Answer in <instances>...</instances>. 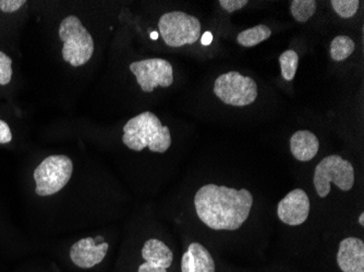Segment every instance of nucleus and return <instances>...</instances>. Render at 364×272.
I'll use <instances>...</instances> for the list:
<instances>
[{
	"label": "nucleus",
	"instance_id": "20e7f679",
	"mask_svg": "<svg viewBox=\"0 0 364 272\" xmlns=\"http://www.w3.org/2000/svg\"><path fill=\"white\" fill-rule=\"evenodd\" d=\"M313 182L318 196L322 198L331 193V183H334L341 191L349 192L355 184V169L339 155H331L316 165Z\"/></svg>",
	"mask_w": 364,
	"mask_h": 272
},
{
	"label": "nucleus",
	"instance_id": "1a4fd4ad",
	"mask_svg": "<svg viewBox=\"0 0 364 272\" xmlns=\"http://www.w3.org/2000/svg\"><path fill=\"white\" fill-rule=\"evenodd\" d=\"M310 208L308 194L302 189H296L278 202L277 216L288 226H300L308 219Z\"/></svg>",
	"mask_w": 364,
	"mask_h": 272
},
{
	"label": "nucleus",
	"instance_id": "dca6fc26",
	"mask_svg": "<svg viewBox=\"0 0 364 272\" xmlns=\"http://www.w3.org/2000/svg\"><path fill=\"white\" fill-rule=\"evenodd\" d=\"M355 44L349 36H336L331 43L329 54L333 60L341 62V61L348 59L349 56L355 52Z\"/></svg>",
	"mask_w": 364,
	"mask_h": 272
},
{
	"label": "nucleus",
	"instance_id": "412c9836",
	"mask_svg": "<svg viewBox=\"0 0 364 272\" xmlns=\"http://www.w3.org/2000/svg\"><path fill=\"white\" fill-rule=\"evenodd\" d=\"M218 4L228 13H232V12L237 11V10L242 9L243 7H245L249 4V1L247 0H220Z\"/></svg>",
	"mask_w": 364,
	"mask_h": 272
},
{
	"label": "nucleus",
	"instance_id": "9b49d317",
	"mask_svg": "<svg viewBox=\"0 0 364 272\" xmlns=\"http://www.w3.org/2000/svg\"><path fill=\"white\" fill-rule=\"evenodd\" d=\"M337 263L343 272H364V242L358 237L341 241Z\"/></svg>",
	"mask_w": 364,
	"mask_h": 272
},
{
	"label": "nucleus",
	"instance_id": "f03ea898",
	"mask_svg": "<svg viewBox=\"0 0 364 272\" xmlns=\"http://www.w3.org/2000/svg\"><path fill=\"white\" fill-rule=\"evenodd\" d=\"M122 143L134 151H142L149 147L153 153L164 154L171 146V130L161 124L156 114L144 111L127 122Z\"/></svg>",
	"mask_w": 364,
	"mask_h": 272
},
{
	"label": "nucleus",
	"instance_id": "f8f14e48",
	"mask_svg": "<svg viewBox=\"0 0 364 272\" xmlns=\"http://www.w3.org/2000/svg\"><path fill=\"white\" fill-rule=\"evenodd\" d=\"M182 272H215L216 265L210 251L200 243H191L181 259Z\"/></svg>",
	"mask_w": 364,
	"mask_h": 272
},
{
	"label": "nucleus",
	"instance_id": "a211bd4d",
	"mask_svg": "<svg viewBox=\"0 0 364 272\" xmlns=\"http://www.w3.org/2000/svg\"><path fill=\"white\" fill-rule=\"evenodd\" d=\"M299 63V56L292 49H288L279 56L280 70L282 77L286 81L290 82L296 77V69Z\"/></svg>",
	"mask_w": 364,
	"mask_h": 272
},
{
	"label": "nucleus",
	"instance_id": "aec40b11",
	"mask_svg": "<svg viewBox=\"0 0 364 272\" xmlns=\"http://www.w3.org/2000/svg\"><path fill=\"white\" fill-rule=\"evenodd\" d=\"M12 60L5 53L0 52V85H7L12 77Z\"/></svg>",
	"mask_w": 364,
	"mask_h": 272
},
{
	"label": "nucleus",
	"instance_id": "4be33fe9",
	"mask_svg": "<svg viewBox=\"0 0 364 272\" xmlns=\"http://www.w3.org/2000/svg\"><path fill=\"white\" fill-rule=\"evenodd\" d=\"M26 4V0H0V10L6 13H12Z\"/></svg>",
	"mask_w": 364,
	"mask_h": 272
},
{
	"label": "nucleus",
	"instance_id": "4468645a",
	"mask_svg": "<svg viewBox=\"0 0 364 272\" xmlns=\"http://www.w3.org/2000/svg\"><path fill=\"white\" fill-rule=\"evenodd\" d=\"M142 257L145 263L168 269L173 261V254L163 241L150 239L143 245Z\"/></svg>",
	"mask_w": 364,
	"mask_h": 272
},
{
	"label": "nucleus",
	"instance_id": "2eb2a0df",
	"mask_svg": "<svg viewBox=\"0 0 364 272\" xmlns=\"http://www.w3.org/2000/svg\"><path fill=\"white\" fill-rule=\"evenodd\" d=\"M272 36V30L265 24H259L253 28H247L239 33L237 42L243 47H255L264 40H269Z\"/></svg>",
	"mask_w": 364,
	"mask_h": 272
},
{
	"label": "nucleus",
	"instance_id": "423d86ee",
	"mask_svg": "<svg viewBox=\"0 0 364 272\" xmlns=\"http://www.w3.org/2000/svg\"><path fill=\"white\" fill-rule=\"evenodd\" d=\"M73 173V161L65 155L47 157L34 171L36 192L38 196L58 193L70 181Z\"/></svg>",
	"mask_w": 364,
	"mask_h": 272
},
{
	"label": "nucleus",
	"instance_id": "6e6552de",
	"mask_svg": "<svg viewBox=\"0 0 364 272\" xmlns=\"http://www.w3.org/2000/svg\"><path fill=\"white\" fill-rule=\"evenodd\" d=\"M129 67L145 93H152L157 87H169L173 83V65L165 59H144L131 63Z\"/></svg>",
	"mask_w": 364,
	"mask_h": 272
},
{
	"label": "nucleus",
	"instance_id": "393cba45",
	"mask_svg": "<svg viewBox=\"0 0 364 272\" xmlns=\"http://www.w3.org/2000/svg\"><path fill=\"white\" fill-rule=\"evenodd\" d=\"M213 36L210 32L204 33L203 36H202L201 40L202 44L203 45H210L212 43Z\"/></svg>",
	"mask_w": 364,
	"mask_h": 272
},
{
	"label": "nucleus",
	"instance_id": "0eeeda50",
	"mask_svg": "<svg viewBox=\"0 0 364 272\" xmlns=\"http://www.w3.org/2000/svg\"><path fill=\"white\" fill-rule=\"evenodd\" d=\"M214 93L226 105L245 107L255 103L259 92L255 80L237 71H230L216 79Z\"/></svg>",
	"mask_w": 364,
	"mask_h": 272
},
{
	"label": "nucleus",
	"instance_id": "b1692460",
	"mask_svg": "<svg viewBox=\"0 0 364 272\" xmlns=\"http://www.w3.org/2000/svg\"><path fill=\"white\" fill-rule=\"evenodd\" d=\"M138 272H167V269L156 267V266L151 265L149 263H144L140 265Z\"/></svg>",
	"mask_w": 364,
	"mask_h": 272
},
{
	"label": "nucleus",
	"instance_id": "39448f33",
	"mask_svg": "<svg viewBox=\"0 0 364 272\" xmlns=\"http://www.w3.org/2000/svg\"><path fill=\"white\" fill-rule=\"evenodd\" d=\"M159 36L169 47L192 45L201 38V22L183 11L166 12L159 21Z\"/></svg>",
	"mask_w": 364,
	"mask_h": 272
},
{
	"label": "nucleus",
	"instance_id": "7ed1b4c3",
	"mask_svg": "<svg viewBox=\"0 0 364 272\" xmlns=\"http://www.w3.org/2000/svg\"><path fill=\"white\" fill-rule=\"evenodd\" d=\"M59 38L63 43V60L73 67L85 65L93 56V38L77 16H69L61 21Z\"/></svg>",
	"mask_w": 364,
	"mask_h": 272
},
{
	"label": "nucleus",
	"instance_id": "5701e85b",
	"mask_svg": "<svg viewBox=\"0 0 364 272\" xmlns=\"http://www.w3.org/2000/svg\"><path fill=\"white\" fill-rule=\"evenodd\" d=\"M12 134L9 126L3 120H0V144L11 142Z\"/></svg>",
	"mask_w": 364,
	"mask_h": 272
},
{
	"label": "nucleus",
	"instance_id": "6ab92c4d",
	"mask_svg": "<svg viewBox=\"0 0 364 272\" xmlns=\"http://www.w3.org/2000/svg\"><path fill=\"white\" fill-rule=\"evenodd\" d=\"M333 9L343 19H350L359 9V0H332Z\"/></svg>",
	"mask_w": 364,
	"mask_h": 272
},
{
	"label": "nucleus",
	"instance_id": "f257e3e1",
	"mask_svg": "<svg viewBox=\"0 0 364 272\" xmlns=\"http://www.w3.org/2000/svg\"><path fill=\"white\" fill-rule=\"evenodd\" d=\"M252 206V194L245 189L206 184L194 196L198 219L212 230H238L250 216Z\"/></svg>",
	"mask_w": 364,
	"mask_h": 272
},
{
	"label": "nucleus",
	"instance_id": "9d476101",
	"mask_svg": "<svg viewBox=\"0 0 364 272\" xmlns=\"http://www.w3.org/2000/svg\"><path fill=\"white\" fill-rule=\"evenodd\" d=\"M108 247L106 242L96 244L93 237L82 239L71 247L70 259L77 267L90 269L104 261Z\"/></svg>",
	"mask_w": 364,
	"mask_h": 272
},
{
	"label": "nucleus",
	"instance_id": "a878e982",
	"mask_svg": "<svg viewBox=\"0 0 364 272\" xmlns=\"http://www.w3.org/2000/svg\"><path fill=\"white\" fill-rule=\"evenodd\" d=\"M95 242H96V244H102V243H104L103 236H97V237H96Z\"/></svg>",
	"mask_w": 364,
	"mask_h": 272
},
{
	"label": "nucleus",
	"instance_id": "f3484780",
	"mask_svg": "<svg viewBox=\"0 0 364 272\" xmlns=\"http://www.w3.org/2000/svg\"><path fill=\"white\" fill-rule=\"evenodd\" d=\"M316 11V1L314 0H292L290 12L294 19L299 23H304L314 16Z\"/></svg>",
	"mask_w": 364,
	"mask_h": 272
},
{
	"label": "nucleus",
	"instance_id": "ddd939ff",
	"mask_svg": "<svg viewBox=\"0 0 364 272\" xmlns=\"http://www.w3.org/2000/svg\"><path fill=\"white\" fill-rule=\"evenodd\" d=\"M320 142L314 133L308 130L296 131L290 138V151L296 161H310L318 154Z\"/></svg>",
	"mask_w": 364,
	"mask_h": 272
},
{
	"label": "nucleus",
	"instance_id": "cd10ccee",
	"mask_svg": "<svg viewBox=\"0 0 364 272\" xmlns=\"http://www.w3.org/2000/svg\"><path fill=\"white\" fill-rule=\"evenodd\" d=\"M151 38H152V40H157V38H159V34H157V32H152Z\"/></svg>",
	"mask_w": 364,
	"mask_h": 272
},
{
	"label": "nucleus",
	"instance_id": "bb28decb",
	"mask_svg": "<svg viewBox=\"0 0 364 272\" xmlns=\"http://www.w3.org/2000/svg\"><path fill=\"white\" fill-rule=\"evenodd\" d=\"M359 224H361L362 227L364 226V214H363V212H362V214H360Z\"/></svg>",
	"mask_w": 364,
	"mask_h": 272
}]
</instances>
